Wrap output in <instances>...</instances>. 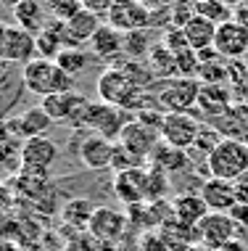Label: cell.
<instances>
[{
  "mask_svg": "<svg viewBox=\"0 0 248 251\" xmlns=\"http://www.w3.org/2000/svg\"><path fill=\"white\" fill-rule=\"evenodd\" d=\"M79 3H82V8L98 13V16H106V13H109V8L116 3V0H79Z\"/></svg>",
  "mask_w": 248,
  "mask_h": 251,
  "instance_id": "d590c367",
  "label": "cell"
},
{
  "mask_svg": "<svg viewBox=\"0 0 248 251\" xmlns=\"http://www.w3.org/2000/svg\"><path fill=\"white\" fill-rule=\"evenodd\" d=\"M235 22H240L248 29V3H243L240 8H235Z\"/></svg>",
  "mask_w": 248,
  "mask_h": 251,
  "instance_id": "74e56055",
  "label": "cell"
},
{
  "mask_svg": "<svg viewBox=\"0 0 248 251\" xmlns=\"http://www.w3.org/2000/svg\"><path fill=\"white\" fill-rule=\"evenodd\" d=\"M153 48L151 45V32L148 29H137L124 35V56L132 61H143V56H148V50Z\"/></svg>",
  "mask_w": 248,
  "mask_h": 251,
  "instance_id": "f1b7e54d",
  "label": "cell"
},
{
  "mask_svg": "<svg viewBox=\"0 0 248 251\" xmlns=\"http://www.w3.org/2000/svg\"><path fill=\"white\" fill-rule=\"evenodd\" d=\"M92 212H95V206H92L87 199H74V201H69L64 206V222H69V225H74L79 230H87V225H90V220H92Z\"/></svg>",
  "mask_w": 248,
  "mask_h": 251,
  "instance_id": "83f0119b",
  "label": "cell"
},
{
  "mask_svg": "<svg viewBox=\"0 0 248 251\" xmlns=\"http://www.w3.org/2000/svg\"><path fill=\"white\" fill-rule=\"evenodd\" d=\"M106 24L119 29L122 35L137 29H151V8L143 0H116L106 13Z\"/></svg>",
  "mask_w": 248,
  "mask_h": 251,
  "instance_id": "ba28073f",
  "label": "cell"
},
{
  "mask_svg": "<svg viewBox=\"0 0 248 251\" xmlns=\"http://www.w3.org/2000/svg\"><path fill=\"white\" fill-rule=\"evenodd\" d=\"M5 125H8V132L11 135L29 140V138H40V135L48 132L50 125H53V119L45 114L43 106H32V108H26V111H22L19 117L5 119Z\"/></svg>",
  "mask_w": 248,
  "mask_h": 251,
  "instance_id": "2e32d148",
  "label": "cell"
},
{
  "mask_svg": "<svg viewBox=\"0 0 248 251\" xmlns=\"http://www.w3.org/2000/svg\"><path fill=\"white\" fill-rule=\"evenodd\" d=\"M11 66H13V64H8V61L0 58V90H3V87L11 82Z\"/></svg>",
  "mask_w": 248,
  "mask_h": 251,
  "instance_id": "8d00e7d4",
  "label": "cell"
},
{
  "mask_svg": "<svg viewBox=\"0 0 248 251\" xmlns=\"http://www.w3.org/2000/svg\"><path fill=\"white\" fill-rule=\"evenodd\" d=\"M140 167H148V161H143L140 156L130 153L124 146L113 143V156H111V169H113V172L122 175V172H130V169H140Z\"/></svg>",
  "mask_w": 248,
  "mask_h": 251,
  "instance_id": "4dcf8cb0",
  "label": "cell"
},
{
  "mask_svg": "<svg viewBox=\"0 0 248 251\" xmlns=\"http://www.w3.org/2000/svg\"><path fill=\"white\" fill-rule=\"evenodd\" d=\"M201 79L198 77H172V79H158L151 90L156 96V103L164 114H174V111H193L198 106V96H201Z\"/></svg>",
  "mask_w": 248,
  "mask_h": 251,
  "instance_id": "277c9868",
  "label": "cell"
},
{
  "mask_svg": "<svg viewBox=\"0 0 248 251\" xmlns=\"http://www.w3.org/2000/svg\"><path fill=\"white\" fill-rule=\"evenodd\" d=\"M66 24V37H69V48H79V45H85V43H90L92 35L100 29V16L98 13H92V11H87L82 8L77 13V16H71L69 22H64Z\"/></svg>",
  "mask_w": 248,
  "mask_h": 251,
  "instance_id": "44dd1931",
  "label": "cell"
},
{
  "mask_svg": "<svg viewBox=\"0 0 248 251\" xmlns=\"http://www.w3.org/2000/svg\"><path fill=\"white\" fill-rule=\"evenodd\" d=\"M8 26L11 24H5L3 19H0V58H3V45H5V37H8Z\"/></svg>",
  "mask_w": 248,
  "mask_h": 251,
  "instance_id": "60d3db41",
  "label": "cell"
},
{
  "mask_svg": "<svg viewBox=\"0 0 248 251\" xmlns=\"http://www.w3.org/2000/svg\"><path fill=\"white\" fill-rule=\"evenodd\" d=\"M225 140V135L217 130V127H211V125H201V132H198V138H196V143H193L190 151H196V153H203L206 159L211 156V151L217 148L219 143Z\"/></svg>",
  "mask_w": 248,
  "mask_h": 251,
  "instance_id": "1f68e13d",
  "label": "cell"
},
{
  "mask_svg": "<svg viewBox=\"0 0 248 251\" xmlns=\"http://www.w3.org/2000/svg\"><path fill=\"white\" fill-rule=\"evenodd\" d=\"M206 172L217 180L240 182L248 175V143L238 138H225L206 159Z\"/></svg>",
  "mask_w": 248,
  "mask_h": 251,
  "instance_id": "3957f363",
  "label": "cell"
},
{
  "mask_svg": "<svg viewBox=\"0 0 248 251\" xmlns=\"http://www.w3.org/2000/svg\"><path fill=\"white\" fill-rule=\"evenodd\" d=\"M222 251H248V246H246V243L240 241V238H235V241H230V243H227V246H225Z\"/></svg>",
  "mask_w": 248,
  "mask_h": 251,
  "instance_id": "ab89813d",
  "label": "cell"
},
{
  "mask_svg": "<svg viewBox=\"0 0 248 251\" xmlns=\"http://www.w3.org/2000/svg\"><path fill=\"white\" fill-rule=\"evenodd\" d=\"M32 58H37V40L32 32L22 29V26L11 24L8 26V37L3 45V61L8 64H29Z\"/></svg>",
  "mask_w": 248,
  "mask_h": 251,
  "instance_id": "e0dca14e",
  "label": "cell"
},
{
  "mask_svg": "<svg viewBox=\"0 0 248 251\" xmlns=\"http://www.w3.org/2000/svg\"><path fill=\"white\" fill-rule=\"evenodd\" d=\"M222 3H227L230 8H240L243 3H248V0H222Z\"/></svg>",
  "mask_w": 248,
  "mask_h": 251,
  "instance_id": "7bdbcfd3",
  "label": "cell"
},
{
  "mask_svg": "<svg viewBox=\"0 0 248 251\" xmlns=\"http://www.w3.org/2000/svg\"><path fill=\"white\" fill-rule=\"evenodd\" d=\"M19 159H22L24 175H32V177L43 180L48 175V169L53 167V161L58 159V146L50 138H45V135L29 138V140H24L22 151H19Z\"/></svg>",
  "mask_w": 248,
  "mask_h": 251,
  "instance_id": "8992f818",
  "label": "cell"
},
{
  "mask_svg": "<svg viewBox=\"0 0 248 251\" xmlns=\"http://www.w3.org/2000/svg\"><path fill=\"white\" fill-rule=\"evenodd\" d=\"M243 64H246V66H248V53H246V58H243Z\"/></svg>",
  "mask_w": 248,
  "mask_h": 251,
  "instance_id": "bcb514c9",
  "label": "cell"
},
{
  "mask_svg": "<svg viewBox=\"0 0 248 251\" xmlns=\"http://www.w3.org/2000/svg\"><path fill=\"white\" fill-rule=\"evenodd\" d=\"M79 161L92 169V172H100V169H111V156H113V143L106 138H100L95 132H85L82 140H79L77 148Z\"/></svg>",
  "mask_w": 248,
  "mask_h": 251,
  "instance_id": "5bb4252c",
  "label": "cell"
},
{
  "mask_svg": "<svg viewBox=\"0 0 248 251\" xmlns=\"http://www.w3.org/2000/svg\"><path fill=\"white\" fill-rule=\"evenodd\" d=\"M45 8L53 13V19H58V22H69L71 16H77L79 11H82V3L79 0H43Z\"/></svg>",
  "mask_w": 248,
  "mask_h": 251,
  "instance_id": "d6a6232c",
  "label": "cell"
},
{
  "mask_svg": "<svg viewBox=\"0 0 248 251\" xmlns=\"http://www.w3.org/2000/svg\"><path fill=\"white\" fill-rule=\"evenodd\" d=\"M214 50L225 61H243L248 53V29L240 22H227L217 26V37H214Z\"/></svg>",
  "mask_w": 248,
  "mask_h": 251,
  "instance_id": "7c38bea8",
  "label": "cell"
},
{
  "mask_svg": "<svg viewBox=\"0 0 248 251\" xmlns=\"http://www.w3.org/2000/svg\"><path fill=\"white\" fill-rule=\"evenodd\" d=\"M13 24L32 32V35H40L48 24L45 22V3L43 0H22L13 8Z\"/></svg>",
  "mask_w": 248,
  "mask_h": 251,
  "instance_id": "cb8c5ba5",
  "label": "cell"
},
{
  "mask_svg": "<svg viewBox=\"0 0 248 251\" xmlns=\"http://www.w3.org/2000/svg\"><path fill=\"white\" fill-rule=\"evenodd\" d=\"M190 3H196V5H198V3H206V0H190Z\"/></svg>",
  "mask_w": 248,
  "mask_h": 251,
  "instance_id": "f6af8a7d",
  "label": "cell"
},
{
  "mask_svg": "<svg viewBox=\"0 0 248 251\" xmlns=\"http://www.w3.org/2000/svg\"><path fill=\"white\" fill-rule=\"evenodd\" d=\"M187 164H190L187 151H180V148L164 143V140L153 148V153L148 156V167L161 169L164 175H174V172H180V169H185Z\"/></svg>",
  "mask_w": 248,
  "mask_h": 251,
  "instance_id": "603a6c76",
  "label": "cell"
},
{
  "mask_svg": "<svg viewBox=\"0 0 248 251\" xmlns=\"http://www.w3.org/2000/svg\"><path fill=\"white\" fill-rule=\"evenodd\" d=\"M95 90H98V98L103 100V103L119 106V108H124V111H130V114L132 111L137 114L140 108H143L145 96H148V90H140L116 64L106 66V69L100 72V77L95 82Z\"/></svg>",
  "mask_w": 248,
  "mask_h": 251,
  "instance_id": "6da1fadb",
  "label": "cell"
},
{
  "mask_svg": "<svg viewBox=\"0 0 248 251\" xmlns=\"http://www.w3.org/2000/svg\"><path fill=\"white\" fill-rule=\"evenodd\" d=\"M196 11H198V16L209 19V22H214L217 26L235 19V8H230V5L222 3V0H206V3H198Z\"/></svg>",
  "mask_w": 248,
  "mask_h": 251,
  "instance_id": "f546056e",
  "label": "cell"
},
{
  "mask_svg": "<svg viewBox=\"0 0 248 251\" xmlns=\"http://www.w3.org/2000/svg\"><path fill=\"white\" fill-rule=\"evenodd\" d=\"M145 5H148L151 11H158V8H169V5L174 3V0H143Z\"/></svg>",
  "mask_w": 248,
  "mask_h": 251,
  "instance_id": "f35d334b",
  "label": "cell"
},
{
  "mask_svg": "<svg viewBox=\"0 0 248 251\" xmlns=\"http://www.w3.org/2000/svg\"><path fill=\"white\" fill-rule=\"evenodd\" d=\"M232 90L230 85H203L198 96V108L211 119H222L232 108Z\"/></svg>",
  "mask_w": 248,
  "mask_h": 251,
  "instance_id": "ac0fdd59",
  "label": "cell"
},
{
  "mask_svg": "<svg viewBox=\"0 0 248 251\" xmlns=\"http://www.w3.org/2000/svg\"><path fill=\"white\" fill-rule=\"evenodd\" d=\"M238 233H240V225L232 220V214H225V212H209L198 222L201 246L214 251H222L230 241L238 238Z\"/></svg>",
  "mask_w": 248,
  "mask_h": 251,
  "instance_id": "9c48e42d",
  "label": "cell"
},
{
  "mask_svg": "<svg viewBox=\"0 0 248 251\" xmlns=\"http://www.w3.org/2000/svg\"><path fill=\"white\" fill-rule=\"evenodd\" d=\"M116 143L124 146L130 153L140 156L143 161H148V156L153 153V148L161 143V132H158L156 127L143 125L140 119H132V122H127V127L122 130V135H119Z\"/></svg>",
  "mask_w": 248,
  "mask_h": 251,
  "instance_id": "30bf717a",
  "label": "cell"
},
{
  "mask_svg": "<svg viewBox=\"0 0 248 251\" xmlns=\"http://www.w3.org/2000/svg\"><path fill=\"white\" fill-rule=\"evenodd\" d=\"M148 180H151V169L140 167V169H130L113 177V193L116 199L127 203V206H140L148 201Z\"/></svg>",
  "mask_w": 248,
  "mask_h": 251,
  "instance_id": "8fae6325",
  "label": "cell"
},
{
  "mask_svg": "<svg viewBox=\"0 0 248 251\" xmlns=\"http://www.w3.org/2000/svg\"><path fill=\"white\" fill-rule=\"evenodd\" d=\"M135 117H130V111L111 103H103V100H90L87 103V111L82 117V125H79V132H95L100 138L116 143L122 130L127 127V122H132Z\"/></svg>",
  "mask_w": 248,
  "mask_h": 251,
  "instance_id": "5b68a950",
  "label": "cell"
},
{
  "mask_svg": "<svg viewBox=\"0 0 248 251\" xmlns=\"http://www.w3.org/2000/svg\"><path fill=\"white\" fill-rule=\"evenodd\" d=\"M87 230H90V235L100 243H113L119 241L124 235L127 230V214L119 212V209L113 206H95V212H92V220L90 225H87Z\"/></svg>",
  "mask_w": 248,
  "mask_h": 251,
  "instance_id": "4fadbf2b",
  "label": "cell"
},
{
  "mask_svg": "<svg viewBox=\"0 0 248 251\" xmlns=\"http://www.w3.org/2000/svg\"><path fill=\"white\" fill-rule=\"evenodd\" d=\"M209 214V206L203 203L198 193H182L172 201V217L182 225H193L196 227L203 217Z\"/></svg>",
  "mask_w": 248,
  "mask_h": 251,
  "instance_id": "7402d4cb",
  "label": "cell"
},
{
  "mask_svg": "<svg viewBox=\"0 0 248 251\" xmlns=\"http://www.w3.org/2000/svg\"><path fill=\"white\" fill-rule=\"evenodd\" d=\"M196 251H214V249H206V246H198Z\"/></svg>",
  "mask_w": 248,
  "mask_h": 251,
  "instance_id": "ee69618b",
  "label": "cell"
},
{
  "mask_svg": "<svg viewBox=\"0 0 248 251\" xmlns=\"http://www.w3.org/2000/svg\"><path fill=\"white\" fill-rule=\"evenodd\" d=\"M201 122L198 117H193V111H174V114H166L164 122H161V140L169 143L180 151H190L193 143H196L198 132H201Z\"/></svg>",
  "mask_w": 248,
  "mask_h": 251,
  "instance_id": "52a82bcc",
  "label": "cell"
},
{
  "mask_svg": "<svg viewBox=\"0 0 248 251\" xmlns=\"http://www.w3.org/2000/svg\"><path fill=\"white\" fill-rule=\"evenodd\" d=\"M145 58H148L151 72L156 74L158 79H172V77H177V56H174L169 48H164L161 43L153 45Z\"/></svg>",
  "mask_w": 248,
  "mask_h": 251,
  "instance_id": "484cf974",
  "label": "cell"
},
{
  "mask_svg": "<svg viewBox=\"0 0 248 251\" xmlns=\"http://www.w3.org/2000/svg\"><path fill=\"white\" fill-rule=\"evenodd\" d=\"M22 79H24L26 93H35L40 98L74 90V77H69L56 61L40 58V56L22 66Z\"/></svg>",
  "mask_w": 248,
  "mask_h": 251,
  "instance_id": "7a4b0ae2",
  "label": "cell"
},
{
  "mask_svg": "<svg viewBox=\"0 0 248 251\" xmlns=\"http://www.w3.org/2000/svg\"><path fill=\"white\" fill-rule=\"evenodd\" d=\"M92 56L100 61H113L124 56V35L119 29H113L111 24H100V29L90 40Z\"/></svg>",
  "mask_w": 248,
  "mask_h": 251,
  "instance_id": "ffe728a7",
  "label": "cell"
},
{
  "mask_svg": "<svg viewBox=\"0 0 248 251\" xmlns=\"http://www.w3.org/2000/svg\"><path fill=\"white\" fill-rule=\"evenodd\" d=\"M158 43H161L164 48H169V50L174 53V56H177V53L190 50V45H187V40H185V32L180 29V26H166Z\"/></svg>",
  "mask_w": 248,
  "mask_h": 251,
  "instance_id": "e575fe53",
  "label": "cell"
},
{
  "mask_svg": "<svg viewBox=\"0 0 248 251\" xmlns=\"http://www.w3.org/2000/svg\"><path fill=\"white\" fill-rule=\"evenodd\" d=\"M92 53H87V50H79V48H64L61 53H58V58H56V64L61 66V69L69 74V77H79L87 66L92 64Z\"/></svg>",
  "mask_w": 248,
  "mask_h": 251,
  "instance_id": "4316f807",
  "label": "cell"
},
{
  "mask_svg": "<svg viewBox=\"0 0 248 251\" xmlns=\"http://www.w3.org/2000/svg\"><path fill=\"white\" fill-rule=\"evenodd\" d=\"M201 199L209 206V212H225L230 214L232 209L238 206V188L235 182H227V180H217V177H209L201 185Z\"/></svg>",
  "mask_w": 248,
  "mask_h": 251,
  "instance_id": "9a60e30c",
  "label": "cell"
},
{
  "mask_svg": "<svg viewBox=\"0 0 248 251\" xmlns=\"http://www.w3.org/2000/svg\"><path fill=\"white\" fill-rule=\"evenodd\" d=\"M182 32H185V40H187V45H190V50H206V48H214V37H217V24L209 22V19H203V16H196V19H190L185 26H182Z\"/></svg>",
  "mask_w": 248,
  "mask_h": 251,
  "instance_id": "d4e9b609",
  "label": "cell"
},
{
  "mask_svg": "<svg viewBox=\"0 0 248 251\" xmlns=\"http://www.w3.org/2000/svg\"><path fill=\"white\" fill-rule=\"evenodd\" d=\"M37 40V56L40 58H48V61H56L58 53L64 48H69V37H66V24L53 19V22L45 24V29L35 35Z\"/></svg>",
  "mask_w": 248,
  "mask_h": 251,
  "instance_id": "d6986e66",
  "label": "cell"
},
{
  "mask_svg": "<svg viewBox=\"0 0 248 251\" xmlns=\"http://www.w3.org/2000/svg\"><path fill=\"white\" fill-rule=\"evenodd\" d=\"M169 13H172V26H180V29H182L190 19L198 16L196 3H190V0H174L169 5Z\"/></svg>",
  "mask_w": 248,
  "mask_h": 251,
  "instance_id": "836d02e7",
  "label": "cell"
},
{
  "mask_svg": "<svg viewBox=\"0 0 248 251\" xmlns=\"http://www.w3.org/2000/svg\"><path fill=\"white\" fill-rule=\"evenodd\" d=\"M19 3H22V0H0V5H5V8H11V11L16 8Z\"/></svg>",
  "mask_w": 248,
  "mask_h": 251,
  "instance_id": "b9f144b4",
  "label": "cell"
}]
</instances>
